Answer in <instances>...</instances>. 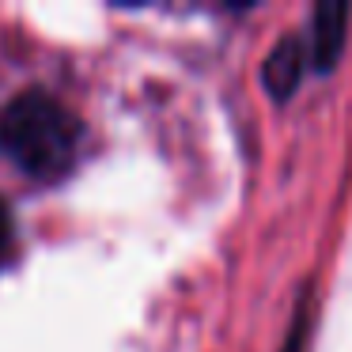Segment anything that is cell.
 <instances>
[{"label": "cell", "mask_w": 352, "mask_h": 352, "mask_svg": "<svg viewBox=\"0 0 352 352\" xmlns=\"http://www.w3.org/2000/svg\"><path fill=\"white\" fill-rule=\"evenodd\" d=\"M80 137L84 129L76 114L38 87L16 95L0 110V155L38 182H54L76 163Z\"/></svg>", "instance_id": "6da1fadb"}, {"label": "cell", "mask_w": 352, "mask_h": 352, "mask_svg": "<svg viewBox=\"0 0 352 352\" xmlns=\"http://www.w3.org/2000/svg\"><path fill=\"white\" fill-rule=\"evenodd\" d=\"M8 246H12V212H8V205L0 201V261H4Z\"/></svg>", "instance_id": "5b68a950"}, {"label": "cell", "mask_w": 352, "mask_h": 352, "mask_svg": "<svg viewBox=\"0 0 352 352\" xmlns=\"http://www.w3.org/2000/svg\"><path fill=\"white\" fill-rule=\"evenodd\" d=\"M303 72H307V50L296 34H288V38H280L269 50L265 69H261V84H265V91L273 95V99L284 102V99H292V91L299 87Z\"/></svg>", "instance_id": "3957f363"}, {"label": "cell", "mask_w": 352, "mask_h": 352, "mask_svg": "<svg viewBox=\"0 0 352 352\" xmlns=\"http://www.w3.org/2000/svg\"><path fill=\"white\" fill-rule=\"evenodd\" d=\"M349 16L352 8L341 0H322L318 8L311 12V38H307V61L318 72H329L341 57L344 46V31H349Z\"/></svg>", "instance_id": "7a4b0ae2"}, {"label": "cell", "mask_w": 352, "mask_h": 352, "mask_svg": "<svg viewBox=\"0 0 352 352\" xmlns=\"http://www.w3.org/2000/svg\"><path fill=\"white\" fill-rule=\"evenodd\" d=\"M303 337H307V307H299L296 318H292V329H288V344H284V352H303Z\"/></svg>", "instance_id": "277c9868"}]
</instances>
